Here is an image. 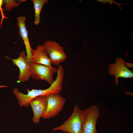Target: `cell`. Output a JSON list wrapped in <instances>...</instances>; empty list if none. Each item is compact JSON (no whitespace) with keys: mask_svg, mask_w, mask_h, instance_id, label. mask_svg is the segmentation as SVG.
<instances>
[{"mask_svg":"<svg viewBox=\"0 0 133 133\" xmlns=\"http://www.w3.org/2000/svg\"><path fill=\"white\" fill-rule=\"evenodd\" d=\"M84 115V110H81L76 104L70 116L62 125L54 128L53 130L69 133H82Z\"/></svg>","mask_w":133,"mask_h":133,"instance_id":"2","label":"cell"},{"mask_svg":"<svg viewBox=\"0 0 133 133\" xmlns=\"http://www.w3.org/2000/svg\"><path fill=\"white\" fill-rule=\"evenodd\" d=\"M42 45L47 51L53 65L58 66L67 59L64 48L55 41L46 40Z\"/></svg>","mask_w":133,"mask_h":133,"instance_id":"6","label":"cell"},{"mask_svg":"<svg viewBox=\"0 0 133 133\" xmlns=\"http://www.w3.org/2000/svg\"><path fill=\"white\" fill-rule=\"evenodd\" d=\"M3 2L5 11L8 12L11 11L14 8L18 7L21 4L14 0H3Z\"/></svg>","mask_w":133,"mask_h":133,"instance_id":"13","label":"cell"},{"mask_svg":"<svg viewBox=\"0 0 133 133\" xmlns=\"http://www.w3.org/2000/svg\"><path fill=\"white\" fill-rule=\"evenodd\" d=\"M3 4V0H0V12L1 13V19L0 25V28L1 27L3 21L4 19L8 18L7 17L5 16L3 13V11H4L2 8V5Z\"/></svg>","mask_w":133,"mask_h":133,"instance_id":"14","label":"cell"},{"mask_svg":"<svg viewBox=\"0 0 133 133\" xmlns=\"http://www.w3.org/2000/svg\"><path fill=\"white\" fill-rule=\"evenodd\" d=\"M25 17L21 16L17 18V25L19 28V33L22 38L25 47L28 61L30 65L32 63L31 48L28 36V31L25 25Z\"/></svg>","mask_w":133,"mask_h":133,"instance_id":"11","label":"cell"},{"mask_svg":"<svg viewBox=\"0 0 133 133\" xmlns=\"http://www.w3.org/2000/svg\"><path fill=\"white\" fill-rule=\"evenodd\" d=\"M33 2L35 12L34 23L36 25L39 24L40 21V15L42 8L48 2V0H31Z\"/></svg>","mask_w":133,"mask_h":133,"instance_id":"12","label":"cell"},{"mask_svg":"<svg viewBox=\"0 0 133 133\" xmlns=\"http://www.w3.org/2000/svg\"><path fill=\"white\" fill-rule=\"evenodd\" d=\"M26 1V0H17V1L20 3V4L23 2Z\"/></svg>","mask_w":133,"mask_h":133,"instance_id":"16","label":"cell"},{"mask_svg":"<svg viewBox=\"0 0 133 133\" xmlns=\"http://www.w3.org/2000/svg\"><path fill=\"white\" fill-rule=\"evenodd\" d=\"M31 58V64H42L51 68L53 67L48 52L43 45L39 44L36 49H32Z\"/></svg>","mask_w":133,"mask_h":133,"instance_id":"10","label":"cell"},{"mask_svg":"<svg viewBox=\"0 0 133 133\" xmlns=\"http://www.w3.org/2000/svg\"><path fill=\"white\" fill-rule=\"evenodd\" d=\"M106 3H108L110 5H111L112 4H113V3H114L116 4L118 6L120 10L121 9H122L121 7L120 6L122 4H121L120 3H118L114 1L113 0H105Z\"/></svg>","mask_w":133,"mask_h":133,"instance_id":"15","label":"cell"},{"mask_svg":"<svg viewBox=\"0 0 133 133\" xmlns=\"http://www.w3.org/2000/svg\"><path fill=\"white\" fill-rule=\"evenodd\" d=\"M100 116L99 108L97 105H93L84 110L82 133H98L96 124Z\"/></svg>","mask_w":133,"mask_h":133,"instance_id":"4","label":"cell"},{"mask_svg":"<svg viewBox=\"0 0 133 133\" xmlns=\"http://www.w3.org/2000/svg\"><path fill=\"white\" fill-rule=\"evenodd\" d=\"M128 63L125 62L122 58H118L115 59V62L109 65L108 71L110 75L114 76L116 79L115 85L118 84V78L123 77L125 78L133 77V72L128 69Z\"/></svg>","mask_w":133,"mask_h":133,"instance_id":"7","label":"cell"},{"mask_svg":"<svg viewBox=\"0 0 133 133\" xmlns=\"http://www.w3.org/2000/svg\"><path fill=\"white\" fill-rule=\"evenodd\" d=\"M57 69L56 79L50 86L46 89H32L30 90L28 89H27L28 93L25 94L19 92L17 88H14L13 92L18 100L19 106L28 107L31 100L39 96H47L54 93H59L62 89L64 69L63 66L61 65L58 66Z\"/></svg>","mask_w":133,"mask_h":133,"instance_id":"1","label":"cell"},{"mask_svg":"<svg viewBox=\"0 0 133 133\" xmlns=\"http://www.w3.org/2000/svg\"><path fill=\"white\" fill-rule=\"evenodd\" d=\"M29 105L31 106L33 112L32 120L34 123H37L39 122L40 117L46 109L47 96L37 97L30 102Z\"/></svg>","mask_w":133,"mask_h":133,"instance_id":"9","label":"cell"},{"mask_svg":"<svg viewBox=\"0 0 133 133\" xmlns=\"http://www.w3.org/2000/svg\"><path fill=\"white\" fill-rule=\"evenodd\" d=\"M6 57L11 59L13 63L19 68L20 73L18 82L23 83L28 81L31 76L30 65L28 61L25 52L24 50L22 51L16 59Z\"/></svg>","mask_w":133,"mask_h":133,"instance_id":"8","label":"cell"},{"mask_svg":"<svg viewBox=\"0 0 133 133\" xmlns=\"http://www.w3.org/2000/svg\"><path fill=\"white\" fill-rule=\"evenodd\" d=\"M47 105L46 109L41 116L49 119L56 116L62 110L66 100L59 93L53 94L47 96Z\"/></svg>","mask_w":133,"mask_h":133,"instance_id":"3","label":"cell"},{"mask_svg":"<svg viewBox=\"0 0 133 133\" xmlns=\"http://www.w3.org/2000/svg\"><path fill=\"white\" fill-rule=\"evenodd\" d=\"M30 69L31 76L33 78L45 81L50 85L54 81L53 75L58 70L56 67L51 68L43 65L33 63L30 65Z\"/></svg>","mask_w":133,"mask_h":133,"instance_id":"5","label":"cell"}]
</instances>
